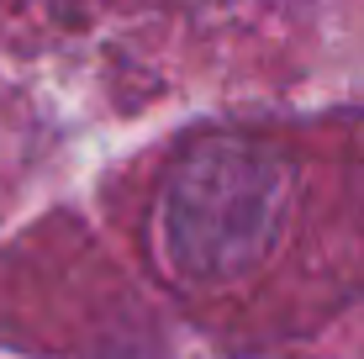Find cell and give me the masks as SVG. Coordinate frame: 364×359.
Instances as JSON below:
<instances>
[{
  "mask_svg": "<svg viewBox=\"0 0 364 359\" xmlns=\"http://www.w3.org/2000/svg\"><path fill=\"white\" fill-rule=\"evenodd\" d=\"M291 217V159L274 143L211 132L169 164L159 191V259L180 286L228 291L269 264Z\"/></svg>",
  "mask_w": 364,
  "mask_h": 359,
  "instance_id": "obj_1",
  "label": "cell"
}]
</instances>
